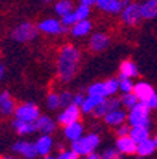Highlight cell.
<instances>
[{
    "label": "cell",
    "mask_w": 157,
    "mask_h": 159,
    "mask_svg": "<svg viewBox=\"0 0 157 159\" xmlns=\"http://www.w3.org/2000/svg\"><path fill=\"white\" fill-rule=\"evenodd\" d=\"M81 51L72 44L62 46L57 57V74L62 83H71L76 77L81 64Z\"/></svg>",
    "instance_id": "6da1fadb"
},
{
    "label": "cell",
    "mask_w": 157,
    "mask_h": 159,
    "mask_svg": "<svg viewBox=\"0 0 157 159\" xmlns=\"http://www.w3.org/2000/svg\"><path fill=\"white\" fill-rule=\"evenodd\" d=\"M150 107L143 101H139L133 108L129 109L128 124L130 126H150Z\"/></svg>",
    "instance_id": "7a4b0ae2"
},
{
    "label": "cell",
    "mask_w": 157,
    "mask_h": 159,
    "mask_svg": "<svg viewBox=\"0 0 157 159\" xmlns=\"http://www.w3.org/2000/svg\"><path fill=\"white\" fill-rule=\"evenodd\" d=\"M101 143V136L96 132H91L86 135H82L79 139L71 142V149L76 152L79 156H86L94 152Z\"/></svg>",
    "instance_id": "3957f363"
},
{
    "label": "cell",
    "mask_w": 157,
    "mask_h": 159,
    "mask_svg": "<svg viewBox=\"0 0 157 159\" xmlns=\"http://www.w3.org/2000/svg\"><path fill=\"white\" fill-rule=\"evenodd\" d=\"M38 29L31 21H21L11 30V39L17 43H28L37 39Z\"/></svg>",
    "instance_id": "277c9868"
},
{
    "label": "cell",
    "mask_w": 157,
    "mask_h": 159,
    "mask_svg": "<svg viewBox=\"0 0 157 159\" xmlns=\"http://www.w3.org/2000/svg\"><path fill=\"white\" fill-rule=\"evenodd\" d=\"M37 29L40 33L51 34V36H61V34L69 33V27L64 26L61 19H55V17H47L41 20L37 24Z\"/></svg>",
    "instance_id": "5b68a950"
},
{
    "label": "cell",
    "mask_w": 157,
    "mask_h": 159,
    "mask_svg": "<svg viewBox=\"0 0 157 159\" xmlns=\"http://www.w3.org/2000/svg\"><path fill=\"white\" fill-rule=\"evenodd\" d=\"M120 20H122V23L128 27L137 26V24L140 23V20H143V17H142V10H140V3L130 2L128 6L122 10Z\"/></svg>",
    "instance_id": "8992f818"
},
{
    "label": "cell",
    "mask_w": 157,
    "mask_h": 159,
    "mask_svg": "<svg viewBox=\"0 0 157 159\" xmlns=\"http://www.w3.org/2000/svg\"><path fill=\"white\" fill-rule=\"evenodd\" d=\"M40 108L34 102H24L16 107L14 111V116L21 121H27V122H36L40 118Z\"/></svg>",
    "instance_id": "52a82bcc"
},
{
    "label": "cell",
    "mask_w": 157,
    "mask_h": 159,
    "mask_svg": "<svg viewBox=\"0 0 157 159\" xmlns=\"http://www.w3.org/2000/svg\"><path fill=\"white\" fill-rule=\"evenodd\" d=\"M130 3V0H96L95 6L101 11H105L108 14H120L122 10Z\"/></svg>",
    "instance_id": "ba28073f"
},
{
    "label": "cell",
    "mask_w": 157,
    "mask_h": 159,
    "mask_svg": "<svg viewBox=\"0 0 157 159\" xmlns=\"http://www.w3.org/2000/svg\"><path fill=\"white\" fill-rule=\"evenodd\" d=\"M81 108L74 104L65 107V108H62V111L57 115V122L59 125L65 126V125H69V124L75 122V121H79V116H81Z\"/></svg>",
    "instance_id": "9c48e42d"
},
{
    "label": "cell",
    "mask_w": 157,
    "mask_h": 159,
    "mask_svg": "<svg viewBox=\"0 0 157 159\" xmlns=\"http://www.w3.org/2000/svg\"><path fill=\"white\" fill-rule=\"evenodd\" d=\"M109 43H111V39H109L108 34L102 33V31H96V33H94L89 37L88 47L94 53H101V51H105L108 48Z\"/></svg>",
    "instance_id": "30bf717a"
},
{
    "label": "cell",
    "mask_w": 157,
    "mask_h": 159,
    "mask_svg": "<svg viewBox=\"0 0 157 159\" xmlns=\"http://www.w3.org/2000/svg\"><path fill=\"white\" fill-rule=\"evenodd\" d=\"M120 105H122L120 98H118V97H115V95L108 97V98H105L103 102L94 111V116H96V118H105L111 111L120 108Z\"/></svg>",
    "instance_id": "8fae6325"
},
{
    "label": "cell",
    "mask_w": 157,
    "mask_h": 159,
    "mask_svg": "<svg viewBox=\"0 0 157 159\" xmlns=\"http://www.w3.org/2000/svg\"><path fill=\"white\" fill-rule=\"evenodd\" d=\"M13 152L24 156L26 159H36L38 156L36 145L33 142H28V141H17L13 145Z\"/></svg>",
    "instance_id": "7c38bea8"
},
{
    "label": "cell",
    "mask_w": 157,
    "mask_h": 159,
    "mask_svg": "<svg viewBox=\"0 0 157 159\" xmlns=\"http://www.w3.org/2000/svg\"><path fill=\"white\" fill-rule=\"evenodd\" d=\"M115 148L118 149L122 155H134L136 149H137V143L134 142L130 136H118Z\"/></svg>",
    "instance_id": "4fadbf2b"
},
{
    "label": "cell",
    "mask_w": 157,
    "mask_h": 159,
    "mask_svg": "<svg viewBox=\"0 0 157 159\" xmlns=\"http://www.w3.org/2000/svg\"><path fill=\"white\" fill-rule=\"evenodd\" d=\"M34 145H36L37 153L44 158V156H48L50 152L52 151V148H54V141H52L51 135H44V134H41V135L37 138L36 142H34Z\"/></svg>",
    "instance_id": "5bb4252c"
},
{
    "label": "cell",
    "mask_w": 157,
    "mask_h": 159,
    "mask_svg": "<svg viewBox=\"0 0 157 159\" xmlns=\"http://www.w3.org/2000/svg\"><path fill=\"white\" fill-rule=\"evenodd\" d=\"M16 111V102H14L13 97L10 95L9 91L0 93V114L4 116L13 115Z\"/></svg>",
    "instance_id": "9a60e30c"
},
{
    "label": "cell",
    "mask_w": 157,
    "mask_h": 159,
    "mask_svg": "<svg viewBox=\"0 0 157 159\" xmlns=\"http://www.w3.org/2000/svg\"><path fill=\"white\" fill-rule=\"evenodd\" d=\"M105 124L109 126H120L123 125V124H126V121H128V114L124 112L122 108H118V109H113V111H111V112L108 114V115L103 118Z\"/></svg>",
    "instance_id": "2e32d148"
},
{
    "label": "cell",
    "mask_w": 157,
    "mask_h": 159,
    "mask_svg": "<svg viewBox=\"0 0 157 159\" xmlns=\"http://www.w3.org/2000/svg\"><path fill=\"white\" fill-rule=\"evenodd\" d=\"M133 93L136 94V97L139 98V101H149L151 97L156 94L154 88L150 85L149 83H144V81H139V83L134 84V88H133Z\"/></svg>",
    "instance_id": "e0dca14e"
},
{
    "label": "cell",
    "mask_w": 157,
    "mask_h": 159,
    "mask_svg": "<svg viewBox=\"0 0 157 159\" xmlns=\"http://www.w3.org/2000/svg\"><path fill=\"white\" fill-rule=\"evenodd\" d=\"M91 31H92V21L89 19L81 20V21H78L69 29V34L72 37H75V39H82V37L88 36Z\"/></svg>",
    "instance_id": "ac0fdd59"
},
{
    "label": "cell",
    "mask_w": 157,
    "mask_h": 159,
    "mask_svg": "<svg viewBox=\"0 0 157 159\" xmlns=\"http://www.w3.org/2000/svg\"><path fill=\"white\" fill-rule=\"evenodd\" d=\"M82 135H84V124L81 121H75V122L64 126V136L71 142L79 139Z\"/></svg>",
    "instance_id": "d6986e66"
},
{
    "label": "cell",
    "mask_w": 157,
    "mask_h": 159,
    "mask_svg": "<svg viewBox=\"0 0 157 159\" xmlns=\"http://www.w3.org/2000/svg\"><path fill=\"white\" fill-rule=\"evenodd\" d=\"M36 125L37 131H40L44 135H51L57 128V122L48 115H40V118L36 121Z\"/></svg>",
    "instance_id": "ffe728a7"
},
{
    "label": "cell",
    "mask_w": 157,
    "mask_h": 159,
    "mask_svg": "<svg viewBox=\"0 0 157 159\" xmlns=\"http://www.w3.org/2000/svg\"><path fill=\"white\" fill-rule=\"evenodd\" d=\"M105 101V97H99V95H86L82 105L79 107L81 108L82 114H94L96 108L101 105Z\"/></svg>",
    "instance_id": "44dd1931"
},
{
    "label": "cell",
    "mask_w": 157,
    "mask_h": 159,
    "mask_svg": "<svg viewBox=\"0 0 157 159\" xmlns=\"http://www.w3.org/2000/svg\"><path fill=\"white\" fill-rule=\"evenodd\" d=\"M139 75V68L136 63L132 60H124L122 61L119 67V77H126V78H136Z\"/></svg>",
    "instance_id": "7402d4cb"
},
{
    "label": "cell",
    "mask_w": 157,
    "mask_h": 159,
    "mask_svg": "<svg viewBox=\"0 0 157 159\" xmlns=\"http://www.w3.org/2000/svg\"><path fill=\"white\" fill-rule=\"evenodd\" d=\"M140 10L144 20L157 19V0H144L140 3Z\"/></svg>",
    "instance_id": "603a6c76"
},
{
    "label": "cell",
    "mask_w": 157,
    "mask_h": 159,
    "mask_svg": "<svg viewBox=\"0 0 157 159\" xmlns=\"http://www.w3.org/2000/svg\"><path fill=\"white\" fill-rule=\"evenodd\" d=\"M13 128L19 135H30L37 131L36 122H27V121H21V119H14L13 121Z\"/></svg>",
    "instance_id": "cb8c5ba5"
},
{
    "label": "cell",
    "mask_w": 157,
    "mask_h": 159,
    "mask_svg": "<svg viewBox=\"0 0 157 159\" xmlns=\"http://www.w3.org/2000/svg\"><path fill=\"white\" fill-rule=\"evenodd\" d=\"M74 10H75L74 0H57L55 4H54V11H55L57 16H59V19L74 11Z\"/></svg>",
    "instance_id": "d4e9b609"
},
{
    "label": "cell",
    "mask_w": 157,
    "mask_h": 159,
    "mask_svg": "<svg viewBox=\"0 0 157 159\" xmlns=\"http://www.w3.org/2000/svg\"><path fill=\"white\" fill-rule=\"evenodd\" d=\"M156 151V145H154V141L151 138H147L137 143V149H136V155L142 156V158H146V156H150L151 153Z\"/></svg>",
    "instance_id": "484cf974"
},
{
    "label": "cell",
    "mask_w": 157,
    "mask_h": 159,
    "mask_svg": "<svg viewBox=\"0 0 157 159\" xmlns=\"http://www.w3.org/2000/svg\"><path fill=\"white\" fill-rule=\"evenodd\" d=\"M129 136H130L136 143H139V142H142V141H144V139L150 138V131H149L147 126H132Z\"/></svg>",
    "instance_id": "4316f807"
},
{
    "label": "cell",
    "mask_w": 157,
    "mask_h": 159,
    "mask_svg": "<svg viewBox=\"0 0 157 159\" xmlns=\"http://www.w3.org/2000/svg\"><path fill=\"white\" fill-rule=\"evenodd\" d=\"M86 93H88V95H99V97L108 98V94H106V88H105L103 81H98V83L91 84V85L86 88Z\"/></svg>",
    "instance_id": "83f0119b"
},
{
    "label": "cell",
    "mask_w": 157,
    "mask_h": 159,
    "mask_svg": "<svg viewBox=\"0 0 157 159\" xmlns=\"http://www.w3.org/2000/svg\"><path fill=\"white\" fill-rule=\"evenodd\" d=\"M103 83L108 97H113L116 95V93H119V78H108Z\"/></svg>",
    "instance_id": "f1b7e54d"
},
{
    "label": "cell",
    "mask_w": 157,
    "mask_h": 159,
    "mask_svg": "<svg viewBox=\"0 0 157 159\" xmlns=\"http://www.w3.org/2000/svg\"><path fill=\"white\" fill-rule=\"evenodd\" d=\"M120 101H122V105L130 109L139 102V98L136 97L134 93H126V94H122Z\"/></svg>",
    "instance_id": "f546056e"
},
{
    "label": "cell",
    "mask_w": 157,
    "mask_h": 159,
    "mask_svg": "<svg viewBox=\"0 0 157 159\" xmlns=\"http://www.w3.org/2000/svg\"><path fill=\"white\" fill-rule=\"evenodd\" d=\"M134 84L132 78H126V77H119V91L122 94L126 93H133Z\"/></svg>",
    "instance_id": "4dcf8cb0"
},
{
    "label": "cell",
    "mask_w": 157,
    "mask_h": 159,
    "mask_svg": "<svg viewBox=\"0 0 157 159\" xmlns=\"http://www.w3.org/2000/svg\"><path fill=\"white\" fill-rule=\"evenodd\" d=\"M61 107V102H59V94L57 93H50L47 95V108L50 111H57V109Z\"/></svg>",
    "instance_id": "1f68e13d"
},
{
    "label": "cell",
    "mask_w": 157,
    "mask_h": 159,
    "mask_svg": "<svg viewBox=\"0 0 157 159\" xmlns=\"http://www.w3.org/2000/svg\"><path fill=\"white\" fill-rule=\"evenodd\" d=\"M74 95L75 94L71 93V91H62V93H59V102H61L62 108L74 104Z\"/></svg>",
    "instance_id": "d6a6232c"
},
{
    "label": "cell",
    "mask_w": 157,
    "mask_h": 159,
    "mask_svg": "<svg viewBox=\"0 0 157 159\" xmlns=\"http://www.w3.org/2000/svg\"><path fill=\"white\" fill-rule=\"evenodd\" d=\"M75 13H76V16H78L79 21H81V20H86L91 16V7L79 3L78 7H75Z\"/></svg>",
    "instance_id": "836d02e7"
},
{
    "label": "cell",
    "mask_w": 157,
    "mask_h": 159,
    "mask_svg": "<svg viewBox=\"0 0 157 159\" xmlns=\"http://www.w3.org/2000/svg\"><path fill=\"white\" fill-rule=\"evenodd\" d=\"M61 21H62V24H64V26H67V27H69V29H71L74 24L78 23L79 19H78V16H76L75 10H74V11H71V13L65 14L64 17H61Z\"/></svg>",
    "instance_id": "e575fe53"
},
{
    "label": "cell",
    "mask_w": 157,
    "mask_h": 159,
    "mask_svg": "<svg viewBox=\"0 0 157 159\" xmlns=\"http://www.w3.org/2000/svg\"><path fill=\"white\" fill-rule=\"evenodd\" d=\"M101 159H122V153L116 148H106L101 153Z\"/></svg>",
    "instance_id": "d590c367"
},
{
    "label": "cell",
    "mask_w": 157,
    "mask_h": 159,
    "mask_svg": "<svg viewBox=\"0 0 157 159\" xmlns=\"http://www.w3.org/2000/svg\"><path fill=\"white\" fill-rule=\"evenodd\" d=\"M57 159H79V155L76 152H74L72 149H64V151L59 152Z\"/></svg>",
    "instance_id": "8d00e7d4"
},
{
    "label": "cell",
    "mask_w": 157,
    "mask_h": 159,
    "mask_svg": "<svg viewBox=\"0 0 157 159\" xmlns=\"http://www.w3.org/2000/svg\"><path fill=\"white\" fill-rule=\"evenodd\" d=\"M130 128L132 126L129 125V124H123V125L116 128V135L118 136H128L129 134H130Z\"/></svg>",
    "instance_id": "74e56055"
},
{
    "label": "cell",
    "mask_w": 157,
    "mask_h": 159,
    "mask_svg": "<svg viewBox=\"0 0 157 159\" xmlns=\"http://www.w3.org/2000/svg\"><path fill=\"white\" fill-rule=\"evenodd\" d=\"M84 99H85V97H84V94H82V93L75 94V95H74V105L81 107L82 102H84Z\"/></svg>",
    "instance_id": "f35d334b"
},
{
    "label": "cell",
    "mask_w": 157,
    "mask_h": 159,
    "mask_svg": "<svg viewBox=\"0 0 157 159\" xmlns=\"http://www.w3.org/2000/svg\"><path fill=\"white\" fill-rule=\"evenodd\" d=\"M146 104L150 107V109H157V94H154L149 101H146Z\"/></svg>",
    "instance_id": "ab89813d"
},
{
    "label": "cell",
    "mask_w": 157,
    "mask_h": 159,
    "mask_svg": "<svg viewBox=\"0 0 157 159\" xmlns=\"http://www.w3.org/2000/svg\"><path fill=\"white\" fill-rule=\"evenodd\" d=\"M79 3L92 7V6H95V4H96V0H79Z\"/></svg>",
    "instance_id": "60d3db41"
},
{
    "label": "cell",
    "mask_w": 157,
    "mask_h": 159,
    "mask_svg": "<svg viewBox=\"0 0 157 159\" xmlns=\"http://www.w3.org/2000/svg\"><path fill=\"white\" fill-rule=\"evenodd\" d=\"M86 159H101V153L94 151V152H91L89 155H86Z\"/></svg>",
    "instance_id": "b9f144b4"
},
{
    "label": "cell",
    "mask_w": 157,
    "mask_h": 159,
    "mask_svg": "<svg viewBox=\"0 0 157 159\" xmlns=\"http://www.w3.org/2000/svg\"><path fill=\"white\" fill-rule=\"evenodd\" d=\"M4 75H6V67L3 64H0V81L4 78Z\"/></svg>",
    "instance_id": "7bdbcfd3"
},
{
    "label": "cell",
    "mask_w": 157,
    "mask_h": 159,
    "mask_svg": "<svg viewBox=\"0 0 157 159\" xmlns=\"http://www.w3.org/2000/svg\"><path fill=\"white\" fill-rule=\"evenodd\" d=\"M43 159H57V158H55V156H50V155H48V156H44Z\"/></svg>",
    "instance_id": "ee69618b"
},
{
    "label": "cell",
    "mask_w": 157,
    "mask_h": 159,
    "mask_svg": "<svg viewBox=\"0 0 157 159\" xmlns=\"http://www.w3.org/2000/svg\"><path fill=\"white\" fill-rule=\"evenodd\" d=\"M153 141H154V145H156V149H157V134H156V136L153 138Z\"/></svg>",
    "instance_id": "f6af8a7d"
},
{
    "label": "cell",
    "mask_w": 157,
    "mask_h": 159,
    "mask_svg": "<svg viewBox=\"0 0 157 159\" xmlns=\"http://www.w3.org/2000/svg\"><path fill=\"white\" fill-rule=\"evenodd\" d=\"M2 159H16V158H13V156H4V158H2Z\"/></svg>",
    "instance_id": "bcb514c9"
},
{
    "label": "cell",
    "mask_w": 157,
    "mask_h": 159,
    "mask_svg": "<svg viewBox=\"0 0 157 159\" xmlns=\"http://www.w3.org/2000/svg\"><path fill=\"white\" fill-rule=\"evenodd\" d=\"M44 3H48V2H51V0H43Z\"/></svg>",
    "instance_id": "7dc6e473"
},
{
    "label": "cell",
    "mask_w": 157,
    "mask_h": 159,
    "mask_svg": "<svg viewBox=\"0 0 157 159\" xmlns=\"http://www.w3.org/2000/svg\"><path fill=\"white\" fill-rule=\"evenodd\" d=\"M79 159H86V158H79Z\"/></svg>",
    "instance_id": "c3c4849f"
},
{
    "label": "cell",
    "mask_w": 157,
    "mask_h": 159,
    "mask_svg": "<svg viewBox=\"0 0 157 159\" xmlns=\"http://www.w3.org/2000/svg\"><path fill=\"white\" fill-rule=\"evenodd\" d=\"M0 159H2V158H0Z\"/></svg>",
    "instance_id": "681fc988"
}]
</instances>
